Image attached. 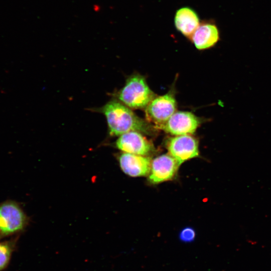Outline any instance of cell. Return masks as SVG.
I'll return each mask as SVG.
<instances>
[{"mask_svg": "<svg viewBox=\"0 0 271 271\" xmlns=\"http://www.w3.org/2000/svg\"><path fill=\"white\" fill-rule=\"evenodd\" d=\"M100 111L106 117L111 136H119L131 131L150 135L156 132L157 128L154 125L139 117L118 100L108 101L100 108Z\"/></svg>", "mask_w": 271, "mask_h": 271, "instance_id": "cell-1", "label": "cell"}, {"mask_svg": "<svg viewBox=\"0 0 271 271\" xmlns=\"http://www.w3.org/2000/svg\"><path fill=\"white\" fill-rule=\"evenodd\" d=\"M155 96L145 78L139 74L129 77L116 95L119 101L131 109L146 108Z\"/></svg>", "mask_w": 271, "mask_h": 271, "instance_id": "cell-2", "label": "cell"}, {"mask_svg": "<svg viewBox=\"0 0 271 271\" xmlns=\"http://www.w3.org/2000/svg\"><path fill=\"white\" fill-rule=\"evenodd\" d=\"M177 102L174 93L155 97L145 108L146 117L157 128H160L176 111Z\"/></svg>", "mask_w": 271, "mask_h": 271, "instance_id": "cell-3", "label": "cell"}, {"mask_svg": "<svg viewBox=\"0 0 271 271\" xmlns=\"http://www.w3.org/2000/svg\"><path fill=\"white\" fill-rule=\"evenodd\" d=\"M27 217L16 202L7 201L0 204V235H11L23 230Z\"/></svg>", "mask_w": 271, "mask_h": 271, "instance_id": "cell-4", "label": "cell"}, {"mask_svg": "<svg viewBox=\"0 0 271 271\" xmlns=\"http://www.w3.org/2000/svg\"><path fill=\"white\" fill-rule=\"evenodd\" d=\"M167 148L169 154L180 165L199 155L198 141L190 134L180 135L171 138Z\"/></svg>", "mask_w": 271, "mask_h": 271, "instance_id": "cell-5", "label": "cell"}, {"mask_svg": "<svg viewBox=\"0 0 271 271\" xmlns=\"http://www.w3.org/2000/svg\"><path fill=\"white\" fill-rule=\"evenodd\" d=\"M195 115L188 111H176L160 129L176 136L194 133L200 124Z\"/></svg>", "mask_w": 271, "mask_h": 271, "instance_id": "cell-6", "label": "cell"}, {"mask_svg": "<svg viewBox=\"0 0 271 271\" xmlns=\"http://www.w3.org/2000/svg\"><path fill=\"white\" fill-rule=\"evenodd\" d=\"M115 146L124 153L142 156L148 155L153 150L151 143L141 132L136 131L119 136L115 142Z\"/></svg>", "mask_w": 271, "mask_h": 271, "instance_id": "cell-7", "label": "cell"}, {"mask_svg": "<svg viewBox=\"0 0 271 271\" xmlns=\"http://www.w3.org/2000/svg\"><path fill=\"white\" fill-rule=\"evenodd\" d=\"M180 165L170 154L158 156L152 162L149 180L153 184L170 180L176 174Z\"/></svg>", "mask_w": 271, "mask_h": 271, "instance_id": "cell-8", "label": "cell"}, {"mask_svg": "<svg viewBox=\"0 0 271 271\" xmlns=\"http://www.w3.org/2000/svg\"><path fill=\"white\" fill-rule=\"evenodd\" d=\"M220 39V32L217 25L212 21H203L200 23L190 39L195 47L200 50L213 47Z\"/></svg>", "mask_w": 271, "mask_h": 271, "instance_id": "cell-9", "label": "cell"}, {"mask_svg": "<svg viewBox=\"0 0 271 271\" xmlns=\"http://www.w3.org/2000/svg\"><path fill=\"white\" fill-rule=\"evenodd\" d=\"M118 161L122 171L129 176H145L150 172L152 161L145 156L124 153L119 156Z\"/></svg>", "mask_w": 271, "mask_h": 271, "instance_id": "cell-10", "label": "cell"}, {"mask_svg": "<svg viewBox=\"0 0 271 271\" xmlns=\"http://www.w3.org/2000/svg\"><path fill=\"white\" fill-rule=\"evenodd\" d=\"M200 23L198 14L190 7H182L175 13L174 24L176 29L189 39H190Z\"/></svg>", "mask_w": 271, "mask_h": 271, "instance_id": "cell-11", "label": "cell"}, {"mask_svg": "<svg viewBox=\"0 0 271 271\" xmlns=\"http://www.w3.org/2000/svg\"><path fill=\"white\" fill-rule=\"evenodd\" d=\"M14 243L12 241L0 242V270L8 265L13 249Z\"/></svg>", "mask_w": 271, "mask_h": 271, "instance_id": "cell-12", "label": "cell"}, {"mask_svg": "<svg viewBox=\"0 0 271 271\" xmlns=\"http://www.w3.org/2000/svg\"><path fill=\"white\" fill-rule=\"evenodd\" d=\"M195 237V230L189 227L183 228L179 234L180 239L184 242H191L194 240Z\"/></svg>", "mask_w": 271, "mask_h": 271, "instance_id": "cell-13", "label": "cell"}]
</instances>
